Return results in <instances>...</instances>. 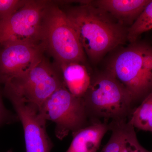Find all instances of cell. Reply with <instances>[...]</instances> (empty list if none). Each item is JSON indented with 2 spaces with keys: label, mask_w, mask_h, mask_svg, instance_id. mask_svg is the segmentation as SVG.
Here are the masks:
<instances>
[{
  "label": "cell",
  "mask_w": 152,
  "mask_h": 152,
  "mask_svg": "<svg viewBox=\"0 0 152 152\" xmlns=\"http://www.w3.org/2000/svg\"><path fill=\"white\" fill-rule=\"evenodd\" d=\"M151 0H98L94 5L110 14L121 24L130 26Z\"/></svg>",
  "instance_id": "11"
},
{
  "label": "cell",
  "mask_w": 152,
  "mask_h": 152,
  "mask_svg": "<svg viewBox=\"0 0 152 152\" xmlns=\"http://www.w3.org/2000/svg\"><path fill=\"white\" fill-rule=\"evenodd\" d=\"M51 1L28 0L16 12L0 21V44L8 41L42 42L44 15Z\"/></svg>",
  "instance_id": "7"
},
{
  "label": "cell",
  "mask_w": 152,
  "mask_h": 152,
  "mask_svg": "<svg viewBox=\"0 0 152 152\" xmlns=\"http://www.w3.org/2000/svg\"><path fill=\"white\" fill-rule=\"evenodd\" d=\"M106 70L124 85L135 108L152 91V45L139 39L130 43L112 57Z\"/></svg>",
  "instance_id": "3"
},
{
  "label": "cell",
  "mask_w": 152,
  "mask_h": 152,
  "mask_svg": "<svg viewBox=\"0 0 152 152\" xmlns=\"http://www.w3.org/2000/svg\"><path fill=\"white\" fill-rule=\"evenodd\" d=\"M42 42L48 52L60 64L78 63L84 64L86 55L75 31L64 11L51 1L43 22Z\"/></svg>",
  "instance_id": "4"
},
{
  "label": "cell",
  "mask_w": 152,
  "mask_h": 152,
  "mask_svg": "<svg viewBox=\"0 0 152 152\" xmlns=\"http://www.w3.org/2000/svg\"><path fill=\"white\" fill-rule=\"evenodd\" d=\"M4 85L5 96L16 97L39 108L55 91L65 86L58 66L45 56L31 70Z\"/></svg>",
  "instance_id": "5"
},
{
  "label": "cell",
  "mask_w": 152,
  "mask_h": 152,
  "mask_svg": "<svg viewBox=\"0 0 152 152\" xmlns=\"http://www.w3.org/2000/svg\"><path fill=\"white\" fill-rule=\"evenodd\" d=\"M82 99L90 124L128 120L135 108L130 93L107 70L91 76Z\"/></svg>",
  "instance_id": "2"
},
{
  "label": "cell",
  "mask_w": 152,
  "mask_h": 152,
  "mask_svg": "<svg viewBox=\"0 0 152 152\" xmlns=\"http://www.w3.org/2000/svg\"><path fill=\"white\" fill-rule=\"evenodd\" d=\"M42 43L8 41L0 44V85L27 72L43 58Z\"/></svg>",
  "instance_id": "8"
},
{
  "label": "cell",
  "mask_w": 152,
  "mask_h": 152,
  "mask_svg": "<svg viewBox=\"0 0 152 152\" xmlns=\"http://www.w3.org/2000/svg\"><path fill=\"white\" fill-rule=\"evenodd\" d=\"M40 110L47 121L55 123V135L60 140L90 124L82 98L72 94L65 86L55 91Z\"/></svg>",
  "instance_id": "6"
},
{
  "label": "cell",
  "mask_w": 152,
  "mask_h": 152,
  "mask_svg": "<svg viewBox=\"0 0 152 152\" xmlns=\"http://www.w3.org/2000/svg\"><path fill=\"white\" fill-rule=\"evenodd\" d=\"M152 29V0L127 31V41L130 43L139 39L140 36Z\"/></svg>",
  "instance_id": "15"
},
{
  "label": "cell",
  "mask_w": 152,
  "mask_h": 152,
  "mask_svg": "<svg viewBox=\"0 0 152 152\" xmlns=\"http://www.w3.org/2000/svg\"><path fill=\"white\" fill-rule=\"evenodd\" d=\"M151 152H152V151H151Z\"/></svg>",
  "instance_id": "19"
},
{
  "label": "cell",
  "mask_w": 152,
  "mask_h": 152,
  "mask_svg": "<svg viewBox=\"0 0 152 152\" xmlns=\"http://www.w3.org/2000/svg\"><path fill=\"white\" fill-rule=\"evenodd\" d=\"M111 135L99 152H151L142 146L135 128L128 120L109 123Z\"/></svg>",
  "instance_id": "10"
},
{
  "label": "cell",
  "mask_w": 152,
  "mask_h": 152,
  "mask_svg": "<svg viewBox=\"0 0 152 152\" xmlns=\"http://www.w3.org/2000/svg\"><path fill=\"white\" fill-rule=\"evenodd\" d=\"M64 12L86 55L93 63H98L106 54L128 41V28L91 1H82Z\"/></svg>",
  "instance_id": "1"
},
{
  "label": "cell",
  "mask_w": 152,
  "mask_h": 152,
  "mask_svg": "<svg viewBox=\"0 0 152 152\" xmlns=\"http://www.w3.org/2000/svg\"><path fill=\"white\" fill-rule=\"evenodd\" d=\"M3 89L0 88V127L19 121L16 114L13 113L6 107L3 100Z\"/></svg>",
  "instance_id": "17"
},
{
  "label": "cell",
  "mask_w": 152,
  "mask_h": 152,
  "mask_svg": "<svg viewBox=\"0 0 152 152\" xmlns=\"http://www.w3.org/2000/svg\"><path fill=\"white\" fill-rule=\"evenodd\" d=\"M6 97L12 104L21 123L26 152H51L53 144L47 133V120L39 108L16 97Z\"/></svg>",
  "instance_id": "9"
},
{
  "label": "cell",
  "mask_w": 152,
  "mask_h": 152,
  "mask_svg": "<svg viewBox=\"0 0 152 152\" xmlns=\"http://www.w3.org/2000/svg\"><path fill=\"white\" fill-rule=\"evenodd\" d=\"M68 91L79 98H82L89 87L91 75L84 64L72 62L57 64Z\"/></svg>",
  "instance_id": "13"
},
{
  "label": "cell",
  "mask_w": 152,
  "mask_h": 152,
  "mask_svg": "<svg viewBox=\"0 0 152 152\" xmlns=\"http://www.w3.org/2000/svg\"><path fill=\"white\" fill-rule=\"evenodd\" d=\"M109 123L91 124L72 133L73 139L66 152H97L108 131Z\"/></svg>",
  "instance_id": "12"
},
{
  "label": "cell",
  "mask_w": 152,
  "mask_h": 152,
  "mask_svg": "<svg viewBox=\"0 0 152 152\" xmlns=\"http://www.w3.org/2000/svg\"><path fill=\"white\" fill-rule=\"evenodd\" d=\"M128 121L134 128L152 133V91L133 110Z\"/></svg>",
  "instance_id": "14"
},
{
  "label": "cell",
  "mask_w": 152,
  "mask_h": 152,
  "mask_svg": "<svg viewBox=\"0 0 152 152\" xmlns=\"http://www.w3.org/2000/svg\"><path fill=\"white\" fill-rule=\"evenodd\" d=\"M7 152H12V151H7Z\"/></svg>",
  "instance_id": "18"
},
{
  "label": "cell",
  "mask_w": 152,
  "mask_h": 152,
  "mask_svg": "<svg viewBox=\"0 0 152 152\" xmlns=\"http://www.w3.org/2000/svg\"><path fill=\"white\" fill-rule=\"evenodd\" d=\"M28 0H0V21L16 12Z\"/></svg>",
  "instance_id": "16"
}]
</instances>
